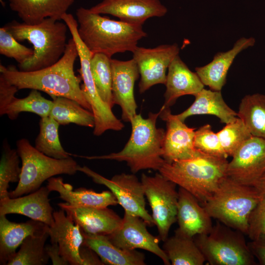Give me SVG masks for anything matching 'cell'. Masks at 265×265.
<instances>
[{
	"label": "cell",
	"instance_id": "6da1fadb",
	"mask_svg": "<svg viewBox=\"0 0 265 265\" xmlns=\"http://www.w3.org/2000/svg\"><path fill=\"white\" fill-rule=\"evenodd\" d=\"M78 52L72 38L68 41L65 51L60 59L54 64L42 69L24 72L14 66L7 67L0 64V73L9 82L19 90L35 89L53 97H64L72 99L85 109L92 108L81 89V77L74 71Z\"/></svg>",
	"mask_w": 265,
	"mask_h": 265
},
{
	"label": "cell",
	"instance_id": "7a4b0ae2",
	"mask_svg": "<svg viewBox=\"0 0 265 265\" xmlns=\"http://www.w3.org/2000/svg\"><path fill=\"white\" fill-rule=\"evenodd\" d=\"M79 35L93 53H102L110 57L115 53L133 52L139 40L147 36L142 26L111 20L89 9L77 10Z\"/></svg>",
	"mask_w": 265,
	"mask_h": 265
},
{
	"label": "cell",
	"instance_id": "3957f363",
	"mask_svg": "<svg viewBox=\"0 0 265 265\" xmlns=\"http://www.w3.org/2000/svg\"><path fill=\"white\" fill-rule=\"evenodd\" d=\"M160 112V109L157 113L150 112L147 118H143L141 114H136L130 122L131 136L120 152L102 156L72 155L89 160L125 161L133 174L145 169L159 171L165 161L162 154L165 131L156 125Z\"/></svg>",
	"mask_w": 265,
	"mask_h": 265
},
{
	"label": "cell",
	"instance_id": "277c9868",
	"mask_svg": "<svg viewBox=\"0 0 265 265\" xmlns=\"http://www.w3.org/2000/svg\"><path fill=\"white\" fill-rule=\"evenodd\" d=\"M226 158L205 154L187 159L164 161L159 172L192 194L203 205L227 176Z\"/></svg>",
	"mask_w": 265,
	"mask_h": 265
},
{
	"label": "cell",
	"instance_id": "5b68a950",
	"mask_svg": "<svg viewBox=\"0 0 265 265\" xmlns=\"http://www.w3.org/2000/svg\"><path fill=\"white\" fill-rule=\"evenodd\" d=\"M18 41L26 40L33 47L32 56L19 70L30 72L44 69L57 62L66 49L68 26L65 23L48 18L34 25L16 21L3 26Z\"/></svg>",
	"mask_w": 265,
	"mask_h": 265
},
{
	"label": "cell",
	"instance_id": "8992f818",
	"mask_svg": "<svg viewBox=\"0 0 265 265\" xmlns=\"http://www.w3.org/2000/svg\"><path fill=\"white\" fill-rule=\"evenodd\" d=\"M262 197L253 186L226 176L202 206L212 218L247 235L250 215Z\"/></svg>",
	"mask_w": 265,
	"mask_h": 265
},
{
	"label": "cell",
	"instance_id": "52a82bcc",
	"mask_svg": "<svg viewBox=\"0 0 265 265\" xmlns=\"http://www.w3.org/2000/svg\"><path fill=\"white\" fill-rule=\"evenodd\" d=\"M17 151L22 161L20 180L16 188L9 192V196L15 198L34 192L43 183L60 174L74 175L78 164L70 157L56 159L49 157L32 146L26 138L17 140Z\"/></svg>",
	"mask_w": 265,
	"mask_h": 265
},
{
	"label": "cell",
	"instance_id": "ba28073f",
	"mask_svg": "<svg viewBox=\"0 0 265 265\" xmlns=\"http://www.w3.org/2000/svg\"><path fill=\"white\" fill-rule=\"evenodd\" d=\"M243 233L217 222L208 234L193 238L211 265H253L255 257Z\"/></svg>",
	"mask_w": 265,
	"mask_h": 265
},
{
	"label": "cell",
	"instance_id": "9c48e42d",
	"mask_svg": "<svg viewBox=\"0 0 265 265\" xmlns=\"http://www.w3.org/2000/svg\"><path fill=\"white\" fill-rule=\"evenodd\" d=\"M62 20L67 25L77 48L80 64L79 72L83 82L81 85V89L91 107L95 118L94 134L99 136L109 130H121L124 127L123 123L114 115L112 108L102 100L97 92L90 68V60L93 54L79 35L77 20L71 14L67 13L62 16Z\"/></svg>",
	"mask_w": 265,
	"mask_h": 265
},
{
	"label": "cell",
	"instance_id": "30bf717a",
	"mask_svg": "<svg viewBox=\"0 0 265 265\" xmlns=\"http://www.w3.org/2000/svg\"><path fill=\"white\" fill-rule=\"evenodd\" d=\"M141 182L152 211L159 237L165 241L171 226L177 221L178 191L176 185L160 173L151 176L142 174Z\"/></svg>",
	"mask_w": 265,
	"mask_h": 265
},
{
	"label": "cell",
	"instance_id": "8fae6325",
	"mask_svg": "<svg viewBox=\"0 0 265 265\" xmlns=\"http://www.w3.org/2000/svg\"><path fill=\"white\" fill-rule=\"evenodd\" d=\"M78 171L90 177L95 183L107 187L125 212L141 217L150 226L155 225L152 215L146 209L142 184L135 175L122 173L108 179L86 166L79 165Z\"/></svg>",
	"mask_w": 265,
	"mask_h": 265
},
{
	"label": "cell",
	"instance_id": "7c38bea8",
	"mask_svg": "<svg viewBox=\"0 0 265 265\" xmlns=\"http://www.w3.org/2000/svg\"><path fill=\"white\" fill-rule=\"evenodd\" d=\"M177 44L161 45L154 48L137 47L132 52L140 76L139 91L143 93L158 84H165L166 71L173 60L179 55Z\"/></svg>",
	"mask_w": 265,
	"mask_h": 265
},
{
	"label": "cell",
	"instance_id": "4fadbf2b",
	"mask_svg": "<svg viewBox=\"0 0 265 265\" xmlns=\"http://www.w3.org/2000/svg\"><path fill=\"white\" fill-rule=\"evenodd\" d=\"M265 174V139L252 136L228 161L226 175L241 184L253 186Z\"/></svg>",
	"mask_w": 265,
	"mask_h": 265
},
{
	"label": "cell",
	"instance_id": "5bb4252c",
	"mask_svg": "<svg viewBox=\"0 0 265 265\" xmlns=\"http://www.w3.org/2000/svg\"><path fill=\"white\" fill-rule=\"evenodd\" d=\"M120 227L113 233L106 235L115 245L122 249H141L157 255L165 265L171 263L164 250L159 246V237L151 234L147 224L141 217L124 212Z\"/></svg>",
	"mask_w": 265,
	"mask_h": 265
},
{
	"label": "cell",
	"instance_id": "9a60e30c",
	"mask_svg": "<svg viewBox=\"0 0 265 265\" xmlns=\"http://www.w3.org/2000/svg\"><path fill=\"white\" fill-rule=\"evenodd\" d=\"M160 117L166 122L162 157L165 162L187 159L203 154L194 146V128L188 127L177 115L171 113L170 108H160Z\"/></svg>",
	"mask_w": 265,
	"mask_h": 265
},
{
	"label": "cell",
	"instance_id": "2e32d148",
	"mask_svg": "<svg viewBox=\"0 0 265 265\" xmlns=\"http://www.w3.org/2000/svg\"><path fill=\"white\" fill-rule=\"evenodd\" d=\"M111 67L113 103L121 107L123 120L130 123L136 114L134 85L139 76L137 65L133 58L126 61L111 59Z\"/></svg>",
	"mask_w": 265,
	"mask_h": 265
},
{
	"label": "cell",
	"instance_id": "e0dca14e",
	"mask_svg": "<svg viewBox=\"0 0 265 265\" xmlns=\"http://www.w3.org/2000/svg\"><path fill=\"white\" fill-rule=\"evenodd\" d=\"M89 10L99 14H110L122 22L139 26L150 18L162 17L167 12L159 0H104Z\"/></svg>",
	"mask_w": 265,
	"mask_h": 265
},
{
	"label": "cell",
	"instance_id": "ac0fdd59",
	"mask_svg": "<svg viewBox=\"0 0 265 265\" xmlns=\"http://www.w3.org/2000/svg\"><path fill=\"white\" fill-rule=\"evenodd\" d=\"M57 205L86 234L108 235L116 231L122 222V218L107 207H77L67 202Z\"/></svg>",
	"mask_w": 265,
	"mask_h": 265
},
{
	"label": "cell",
	"instance_id": "d6986e66",
	"mask_svg": "<svg viewBox=\"0 0 265 265\" xmlns=\"http://www.w3.org/2000/svg\"><path fill=\"white\" fill-rule=\"evenodd\" d=\"M51 191L46 186L24 196L0 199V215L16 213L25 215L52 226L54 223L53 209L49 196Z\"/></svg>",
	"mask_w": 265,
	"mask_h": 265
},
{
	"label": "cell",
	"instance_id": "ffe728a7",
	"mask_svg": "<svg viewBox=\"0 0 265 265\" xmlns=\"http://www.w3.org/2000/svg\"><path fill=\"white\" fill-rule=\"evenodd\" d=\"M176 230L189 237L208 234L213 225L212 217L204 207L190 192L180 187L178 190Z\"/></svg>",
	"mask_w": 265,
	"mask_h": 265
},
{
	"label": "cell",
	"instance_id": "44dd1931",
	"mask_svg": "<svg viewBox=\"0 0 265 265\" xmlns=\"http://www.w3.org/2000/svg\"><path fill=\"white\" fill-rule=\"evenodd\" d=\"M54 224L49 226L51 243H57L62 257L71 265H82L79 250L83 242V237L80 226L60 210L53 212Z\"/></svg>",
	"mask_w": 265,
	"mask_h": 265
},
{
	"label": "cell",
	"instance_id": "7402d4cb",
	"mask_svg": "<svg viewBox=\"0 0 265 265\" xmlns=\"http://www.w3.org/2000/svg\"><path fill=\"white\" fill-rule=\"evenodd\" d=\"M255 42L253 37H241L230 50L217 53L211 62L195 68L196 73L204 85L211 90L221 91L226 83L228 70L237 55L242 51L253 46Z\"/></svg>",
	"mask_w": 265,
	"mask_h": 265
},
{
	"label": "cell",
	"instance_id": "603a6c76",
	"mask_svg": "<svg viewBox=\"0 0 265 265\" xmlns=\"http://www.w3.org/2000/svg\"><path fill=\"white\" fill-rule=\"evenodd\" d=\"M165 85V102L162 106L164 108H170L182 96H194L205 86L196 73L188 68L179 55L173 59L168 67Z\"/></svg>",
	"mask_w": 265,
	"mask_h": 265
},
{
	"label": "cell",
	"instance_id": "cb8c5ba5",
	"mask_svg": "<svg viewBox=\"0 0 265 265\" xmlns=\"http://www.w3.org/2000/svg\"><path fill=\"white\" fill-rule=\"evenodd\" d=\"M49 227L42 222L33 219L16 223L9 221L6 215H0V265H7L27 237L40 233Z\"/></svg>",
	"mask_w": 265,
	"mask_h": 265
},
{
	"label": "cell",
	"instance_id": "d4e9b609",
	"mask_svg": "<svg viewBox=\"0 0 265 265\" xmlns=\"http://www.w3.org/2000/svg\"><path fill=\"white\" fill-rule=\"evenodd\" d=\"M47 186L51 191H56L59 197L74 206L106 208L115 206L118 202L110 190L96 192L92 189L80 187L73 190L69 184L64 183L61 177H52L48 180Z\"/></svg>",
	"mask_w": 265,
	"mask_h": 265
},
{
	"label": "cell",
	"instance_id": "484cf974",
	"mask_svg": "<svg viewBox=\"0 0 265 265\" xmlns=\"http://www.w3.org/2000/svg\"><path fill=\"white\" fill-rule=\"evenodd\" d=\"M11 9L23 23L38 24L48 18L61 20L74 0H8Z\"/></svg>",
	"mask_w": 265,
	"mask_h": 265
},
{
	"label": "cell",
	"instance_id": "4316f807",
	"mask_svg": "<svg viewBox=\"0 0 265 265\" xmlns=\"http://www.w3.org/2000/svg\"><path fill=\"white\" fill-rule=\"evenodd\" d=\"M192 105L183 112L177 115L182 121L195 115L215 116L222 123L227 124L235 121L238 113L225 103L221 91L206 89L204 88L195 96Z\"/></svg>",
	"mask_w": 265,
	"mask_h": 265
},
{
	"label": "cell",
	"instance_id": "83f0119b",
	"mask_svg": "<svg viewBox=\"0 0 265 265\" xmlns=\"http://www.w3.org/2000/svg\"><path fill=\"white\" fill-rule=\"evenodd\" d=\"M81 231L83 242L98 254L105 265H146L143 253L135 249L127 250L118 247L113 244L106 235H91L81 230Z\"/></svg>",
	"mask_w": 265,
	"mask_h": 265
},
{
	"label": "cell",
	"instance_id": "f1b7e54d",
	"mask_svg": "<svg viewBox=\"0 0 265 265\" xmlns=\"http://www.w3.org/2000/svg\"><path fill=\"white\" fill-rule=\"evenodd\" d=\"M162 249L172 265H202L206 261L193 238L177 230L164 241Z\"/></svg>",
	"mask_w": 265,
	"mask_h": 265
},
{
	"label": "cell",
	"instance_id": "f546056e",
	"mask_svg": "<svg viewBox=\"0 0 265 265\" xmlns=\"http://www.w3.org/2000/svg\"><path fill=\"white\" fill-rule=\"evenodd\" d=\"M53 105L50 116L60 125L70 123L94 128L95 118L92 112L85 109L76 101L64 97H52Z\"/></svg>",
	"mask_w": 265,
	"mask_h": 265
},
{
	"label": "cell",
	"instance_id": "4dcf8cb0",
	"mask_svg": "<svg viewBox=\"0 0 265 265\" xmlns=\"http://www.w3.org/2000/svg\"><path fill=\"white\" fill-rule=\"evenodd\" d=\"M238 116L245 123L253 136L265 139V95L245 96L239 105Z\"/></svg>",
	"mask_w": 265,
	"mask_h": 265
},
{
	"label": "cell",
	"instance_id": "1f68e13d",
	"mask_svg": "<svg viewBox=\"0 0 265 265\" xmlns=\"http://www.w3.org/2000/svg\"><path fill=\"white\" fill-rule=\"evenodd\" d=\"M49 229L27 237L20 246L13 258L7 265H45L50 258L46 250L45 243L49 237Z\"/></svg>",
	"mask_w": 265,
	"mask_h": 265
},
{
	"label": "cell",
	"instance_id": "d6a6232c",
	"mask_svg": "<svg viewBox=\"0 0 265 265\" xmlns=\"http://www.w3.org/2000/svg\"><path fill=\"white\" fill-rule=\"evenodd\" d=\"M59 124L51 116L41 118L39 132L35 139V147L45 155L56 159L71 157L62 146L59 138Z\"/></svg>",
	"mask_w": 265,
	"mask_h": 265
},
{
	"label": "cell",
	"instance_id": "836d02e7",
	"mask_svg": "<svg viewBox=\"0 0 265 265\" xmlns=\"http://www.w3.org/2000/svg\"><path fill=\"white\" fill-rule=\"evenodd\" d=\"M53 105V101L45 98L38 90L32 89L26 97H14L4 107L0 108V116L7 115L11 120H15L23 112L35 113L41 118L50 115Z\"/></svg>",
	"mask_w": 265,
	"mask_h": 265
},
{
	"label": "cell",
	"instance_id": "e575fe53",
	"mask_svg": "<svg viewBox=\"0 0 265 265\" xmlns=\"http://www.w3.org/2000/svg\"><path fill=\"white\" fill-rule=\"evenodd\" d=\"M111 59L104 53H94L90 60V68L99 96L112 108L114 104L112 95Z\"/></svg>",
	"mask_w": 265,
	"mask_h": 265
},
{
	"label": "cell",
	"instance_id": "d590c367",
	"mask_svg": "<svg viewBox=\"0 0 265 265\" xmlns=\"http://www.w3.org/2000/svg\"><path fill=\"white\" fill-rule=\"evenodd\" d=\"M20 159L17 150L11 149L5 141L0 162V199L9 196L8 188L10 183H18L20 180Z\"/></svg>",
	"mask_w": 265,
	"mask_h": 265
},
{
	"label": "cell",
	"instance_id": "8d00e7d4",
	"mask_svg": "<svg viewBox=\"0 0 265 265\" xmlns=\"http://www.w3.org/2000/svg\"><path fill=\"white\" fill-rule=\"evenodd\" d=\"M216 133L224 151L228 157H231L245 142L253 136L244 122L238 117L226 124Z\"/></svg>",
	"mask_w": 265,
	"mask_h": 265
},
{
	"label": "cell",
	"instance_id": "74e56055",
	"mask_svg": "<svg viewBox=\"0 0 265 265\" xmlns=\"http://www.w3.org/2000/svg\"><path fill=\"white\" fill-rule=\"evenodd\" d=\"M194 146L202 153L226 159L228 157L216 132L212 130L210 124L204 125L195 131Z\"/></svg>",
	"mask_w": 265,
	"mask_h": 265
},
{
	"label": "cell",
	"instance_id": "f35d334b",
	"mask_svg": "<svg viewBox=\"0 0 265 265\" xmlns=\"http://www.w3.org/2000/svg\"><path fill=\"white\" fill-rule=\"evenodd\" d=\"M0 53L21 65L32 56L34 50L19 43L3 26L0 28Z\"/></svg>",
	"mask_w": 265,
	"mask_h": 265
},
{
	"label": "cell",
	"instance_id": "ab89813d",
	"mask_svg": "<svg viewBox=\"0 0 265 265\" xmlns=\"http://www.w3.org/2000/svg\"><path fill=\"white\" fill-rule=\"evenodd\" d=\"M247 235L251 240L265 237V196H263L250 215Z\"/></svg>",
	"mask_w": 265,
	"mask_h": 265
},
{
	"label": "cell",
	"instance_id": "60d3db41",
	"mask_svg": "<svg viewBox=\"0 0 265 265\" xmlns=\"http://www.w3.org/2000/svg\"><path fill=\"white\" fill-rule=\"evenodd\" d=\"M18 90L16 86L0 75V108L8 104Z\"/></svg>",
	"mask_w": 265,
	"mask_h": 265
},
{
	"label": "cell",
	"instance_id": "b9f144b4",
	"mask_svg": "<svg viewBox=\"0 0 265 265\" xmlns=\"http://www.w3.org/2000/svg\"><path fill=\"white\" fill-rule=\"evenodd\" d=\"M79 254L82 265H104L98 254L83 242L80 247Z\"/></svg>",
	"mask_w": 265,
	"mask_h": 265
},
{
	"label": "cell",
	"instance_id": "7bdbcfd3",
	"mask_svg": "<svg viewBox=\"0 0 265 265\" xmlns=\"http://www.w3.org/2000/svg\"><path fill=\"white\" fill-rule=\"evenodd\" d=\"M248 245L251 253L258 260L259 264L265 265V237L251 240Z\"/></svg>",
	"mask_w": 265,
	"mask_h": 265
},
{
	"label": "cell",
	"instance_id": "ee69618b",
	"mask_svg": "<svg viewBox=\"0 0 265 265\" xmlns=\"http://www.w3.org/2000/svg\"><path fill=\"white\" fill-rule=\"evenodd\" d=\"M46 246V252L53 265H68L69 263L60 253L59 245L57 243H51Z\"/></svg>",
	"mask_w": 265,
	"mask_h": 265
},
{
	"label": "cell",
	"instance_id": "f6af8a7d",
	"mask_svg": "<svg viewBox=\"0 0 265 265\" xmlns=\"http://www.w3.org/2000/svg\"><path fill=\"white\" fill-rule=\"evenodd\" d=\"M253 186L262 196H265V174L255 183Z\"/></svg>",
	"mask_w": 265,
	"mask_h": 265
}]
</instances>
